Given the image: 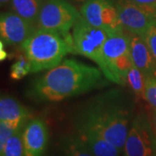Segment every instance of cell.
<instances>
[{
    "label": "cell",
    "mask_w": 156,
    "mask_h": 156,
    "mask_svg": "<svg viewBox=\"0 0 156 156\" xmlns=\"http://www.w3.org/2000/svg\"><path fill=\"white\" fill-rule=\"evenodd\" d=\"M99 68L75 59H64L34 82L30 94L39 101H61L89 92L104 84Z\"/></svg>",
    "instance_id": "obj_1"
},
{
    "label": "cell",
    "mask_w": 156,
    "mask_h": 156,
    "mask_svg": "<svg viewBox=\"0 0 156 156\" xmlns=\"http://www.w3.org/2000/svg\"><path fill=\"white\" fill-rule=\"evenodd\" d=\"M131 121V108L121 93L108 92L95 97L81 111L76 122L103 136L123 153Z\"/></svg>",
    "instance_id": "obj_2"
},
{
    "label": "cell",
    "mask_w": 156,
    "mask_h": 156,
    "mask_svg": "<svg viewBox=\"0 0 156 156\" xmlns=\"http://www.w3.org/2000/svg\"><path fill=\"white\" fill-rule=\"evenodd\" d=\"M31 66V73L50 70L63 61L69 53H75L72 34L37 27L21 45Z\"/></svg>",
    "instance_id": "obj_3"
},
{
    "label": "cell",
    "mask_w": 156,
    "mask_h": 156,
    "mask_svg": "<svg viewBox=\"0 0 156 156\" xmlns=\"http://www.w3.org/2000/svg\"><path fill=\"white\" fill-rule=\"evenodd\" d=\"M72 30L75 53L95 62L107 80L115 83L103 56V47L108 34L101 29L91 25L83 16L78 18Z\"/></svg>",
    "instance_id": "obj_4"
},
{
    "label": "cell",
    "mask_w": 156,
    "mask_h": 156,
    "mask_svg": "<svg viewBox=\"0 0 156 156\" xmlns=\"http://www.w3.org/2000/svg\"><path fill=\"white\" fill-rule=\"evenodd\" d=\"M103 56L115 83L125 85L128 70L133 65L128 34H109L103 47Z\"/></svg>",
    "instance_id": "obj_5"
},
{
    "label": "cell",
    "mask_w": 156,
    "mask_h": 156,
    "mask_svg": "<svg viewBox=\"0 0 156 156\" xmlns=\"http://www.w3.org/2000/svg\"><path fill=\"white\" fill-rule=\"evenodd\" d=\"M81 16V12L66 0H46L39 13L37 27L70 35Z\"/></svg>",
    "instance_id": "obj_6"
},
{
    "label": "cell",
    "mask_w": 156,
    "mask_h": 156,
    "mask_svg": "<svg viewBox=\"0 0 156 156\" xmlns=\"http://www.w3.org/2000/svg\"><path fill=\"white\" fill-rule=\"evenodd\" d=\"M80 12L87 22L108 35L125 31L119 19L116 4L113 0H86Z\"/></svg>",
    "instance_id": "obj_7"
},
{
    "label": "cell",
    "mask_w": 156,
    "mask_h": 156,
    "mask_svg": "<svg viewBox=\"0 0 156 156\" xmlns=\"http://www.w3.org/2000/svg\"><path fill=\"white\" fill-rule=\"evenodd\" d=\"M124 156H156L155 146L149 124L139 115L132 120L123 148Z\"/></svg>",
    "instance_id": "obj_8"
},
{
    "label": "cell",
    "mask_w": 156,
    "mask_h": 156,
    "mask_svg": "<svg viewBox=\"0 0 156 156\" xmlns=\"http://www.w3.org/2000/svg\"><path fill=\"white\" fill-rule=\"evenodd\" d=\"M116 7L122 26L126 32L132 35L144 37L151 24L156 20V15L128 0H118Z\"/></svg>",
    "instance_id": "obj_9"
},
{
    "label": "cell",
    "mask_w": 156,
    "mask_h": 156,
    "mask_svg": "<svg viewBox=\"0 0 156 156\" xmlns=\"http://www.w3.org/2000/svg\"><path fill=\"white\" fill-rule=\"evenodd\" d=\"M37 28L14 11H7L0 17V37L5 45H21Z\"/></svg>",
    "instance_id": "obj_10"
},
{
    "label": "cell",
    "mask_w": 156,
    "mask_h": 156,
    "mask_svg": "<svg viewBox=\"0 0 156 156\" xmlns=\"http://www.w3.org/2000/svg\"><path fill=\"white\" fill-rule=\"evenodd\" d=\"M22 139L25 156H43L49 142V130L40 118L29 122L22 130Z\"/></svg>",
    "instance_id": "obj_11"
},
{
    "label": "cell",
    "mask_w": 156,
    "mask_h": 156,
    "mask_svg": "<svg viewBox=\"0 0 156 156\" xmlns=\"http://www.w3.org/2000/svg\"><path fill=\"white\" fill-rule=\"evenodd\" d=\"M29 116L30 113L20 101L10 95H1L0 123L18 131L22 129Z\"/></svg>",
    "instance_id": "obj_12"
},
{
    "label": "cell",
    "mask_w": 156,
    "mask_h": 156,
    "mask_svg": "<svg viewBox=\"0 0 156 156\" xmlns=\"http://www.w3.org/2000/svg\"><path fill=\"white\" fill-rule=\"evenodd\" d=\"M76 129L78 136L95 156H121L122 151L92 128L76 123Z\"/></svg>",
    "instance_id": "obj_13"
},
{
    "label": "cell",
    "mask_w": 156,
    "mask_h": 156,
    "mask_svg": "<svg viewBox=\"0 0 156 156\" xmlns=\"http://www.w3.org/2000/svg\"><path fill=\"white\" fill-rule=\"evenodd\" d=\"M128 34L133 63L144 74L146 77L156 76V62L145 39L136 35Z\"/></svg>",
    "instance_id": "obj_14"
},
{
    "label": "cell",
    "mask_w": 156,
    "mask_h": 156,
    "mask_svg": "<svg viewBox=\"0 0 156 156\" xmlns=\"http://www.w3.org/2000/svg\"><path fill=\"white\" fill-rule=\"evenodd\" d=\"M46 0H11L12 11L35 26L42 6Z\"/></svg>",
    "instance_id": "obj_15"
},
{
    "label": "cell",
    "mask_w": 156,
    "mask_h": 156,
    "mask_svg": "<svg viewBox=\"0 0 156 156\" xmlns=\"http://www.w3.org/2000/svg\"><path fill=\"white\" fill-rule=\"evenodd\" d=\"M62 156H95L78 134L64 135L60 142Z\"/></svg>",
    "instance_id": "obj_16"
},
{
    "label": "cell",
    "mask_w": 156,
    "mask_h": 156,
    "mask_svg": "<svg viewBox=\"0 0 156 156\" xmlns=\"http://www.w3.org/2000/svg\"><path fill=\"white\" fill-rule=\"evenodd\" d=\"M127 83L134 95L138 98L145 100L146 76L134 63L128 70Z\"/></svg>",
    "instance_id": "obj_17"
},
{
    "label": "cell",
    "mask_w": 156,
    "mask_h": 156,
    "mask_svg": "<svg viewBox=\"0 0 156 156\" xmlns=\"http://www.w3.org/2000/svg\"><path fill=\"white\" fill-rule=\"evenodd\" d=\"M0 156H25L22 139V129L11 136L3 148L0 149Z\"/></svg>",
    "instance_id": "obj_18"
},
{
    "label": "cell",
    "mask_w": 156,
    "mask_h": 156,
    "mask_svg": "<svg viewBox=\"0 0 156 156\" xmlns=\"http://www.w3.org/2000/svg\"><path fill=\"white\" fill-rule=\"evenodd\" d=\"M31 73V66L25 56H20L11 67L10 76L12 80H21Z\"/></svg>",
    "instance_id": "obj_19"
},
{
    "label": "cell",
    "mask_w": 156,
    "mask_h": 156,
    "mask_svg": "<svg viewBox=\"0 0 156 156\" xmlns=\"http://www.w3.org/2000/svg\"><path fill=\"white\" fill-rule=\"evenodd\" d=\"M145 100L156 109V76L146 77Z\"/></svg>",
    "instance_id": "obj_20"
},
{
    "label": "cell",
    "mask_w": 156,
    "mask_h": 156,
    "mask_svg": "<svg viewBox=\"0 0 156 156\" xmlns=\"http://www.w3.org/2000/svg\"><path fill=\"white\" fill-rule=\"evenodd\" d=\"M143 38L145 39L146 43L150 50L151 54L156 62V20H154L151 24Z\"/></svg>",
    "instance_id": "obj_21"
},
{
    "label": "cell",
    "mask_w": 156,
    "mask_h": 156,
    "mask_svg": "<svg viewBox=\"0 0 156 156\" xmlns=\"http://www.w3.org/2000/svg\"><path fill=\"white\" fill-rule=\"evenodd\" d=\"M17 131H15L14 129L9 128L8 126H6L3 123H0V149L4 147V146L5 145L8 140Z\"/></svg>",
    "instance_id": "obj_22"
},
{
    "label": "cell",
    "mask_w": 156,
    "mask_h": 156,
    "mask_svg": "<svg viewBox=\"0 0 156 156\" xmlns=\"http://www.w3.org/2000/svg\"><path fill=\"white\" fill-rule=\"evenodd\" d=\"M146 11L156 15V0H128Z\"/></svg>",
    "instance_id": "obj_23"
},
{
    "label": "cell",
    "mask_w": 156,
    "mask_h": 156,
    "mask_svg": "<svg viewBox=\"0 0 156 156\" xmlns=\"http://www.w3.org/2000/svg\"><path fill=\"white\" fill-rule=\"evenodd\" d=\"M5 44L1 41L0 42V51H1V53H0V58H1V61H3V60H5L6 58H7V52L5 50Z\"/></svg>",
    "instance_id": "obj_24"
},
{
    "label": "cell",
    "mask_w": 156,
    "mask_h": 156,
    "mask_svg": "<svg viewBox=\"0 0 156 156\" xmlns=\"http://www.w3.org/2000/svg\"><path fill=\"white\" fill-rule=\"evenodd\" d=\"M153 122H154V128H155V130H156V109H154V114H153Z\"/></svg>",
    "instance_id": "obj_25"
},
{
    "label": "cell",
    "mask_w": 156,
    "mask_h": 156,
    "mask_svg": "<svg viewBox=\"0 0 156 156\" xmlns=\"http://www.w3.org/2000/svg\"><path fill=\"white\" fill-rule=\"evenodd\" d=\"M11 0H0V3H1V5H5L7 4L8 2H10Z\"/></svg>",
    "instance_id": "obj_26"
},
{
    "label": "cell",
    "mask_w": 156,
    "mask_h": 156,
    "mask_svg": "<svg viewBox=\"0 0 156 156\" xmlns=\"http://www.w3.org/2000/svg\"><path fill=\"white\" fill-rule=\"evenodd\" d=\"M76 1H78V2H85L86 0H76Z\"/></svg>",
    "instance_id": "obj_27"
}]
</instances>
